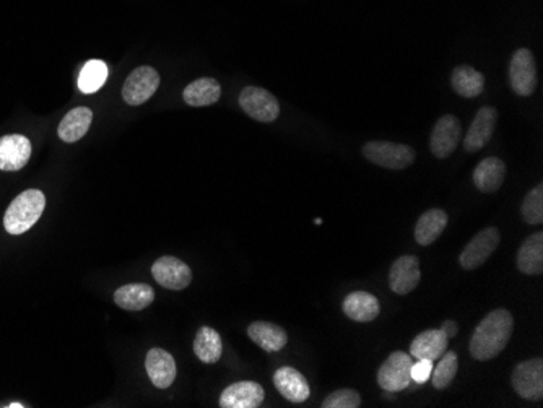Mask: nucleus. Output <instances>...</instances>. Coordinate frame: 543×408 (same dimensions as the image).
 I'll return each instance as SVG.
<instances>
[{"mask_svg":"<svg viewBox=\"0 0 543 408\" xmlns=\"http://www.w3.org/2000/svg\"><path fill=\"white\" fill-rule=\"evenodd\" d=\"M514 330V317L508 309H495L473 330L470 354L479 362H489L503 352Z\"/></svg>","mask_w":543,"mask_h":408,"instance_id":"f257e3e1","label":"nucleus"},{"mask_svg":"<svg viewBox=\"0 0 543 408\" xmlns=\"http://www.w3.org/2000/svg\"><path fill=\"white\" fill-rule=\"evenodd\" d=\"M46 209V196L40 189H28L10 202L4 215V228L8 235H24L32 229Z\"/></svg>","mask_w":543,"mask_h":408,"instance_id":"f03ea898","label":"nucleus"},{"mask_svg":"<svg viewBox=\"0 0 543 408\" xmlns=\"http://www.w3.org/2000/svg\"><path fill=\"white\" fill-rule=\"evenodd\" d=\"M363 155L373 165L401 171L415 161V151L409 145L395 141H373L364 143Z\"/></svg>","mask_w":543,"mask_h":408,"instance_id":"7ed1b4c3","label":"nucleus"},{"mask_svg":"<svg viewBox=\"0 0 543 408\" xmlns=\"http://www.w3.org/2000/svg\"><path fill=\"white\" fill-rule=\"evenodd\" d=\"M413 356L403 352L389 355L378 369V384L386 393H401L412 383Z\"/></svg>","mask_w":543,"mask_h":408,"instance_id":"20e7f679","label":"nucleus"},{"mask_svg":"<svg viewBox=\"0 0 543 408\" xmlns=\"http://www.w3.org/2000/svg\"><path fill=\"white\" fill-rule=\"evenodd\" d=\"M501 241V233L495 227L485 228L480 233L473 236L469 244L465 246L464 251L459 256V264L465 270H475L481 267L491 254L496 251Z\"/></svg>","mask_w":543,"mask_h":408,"instance_id":"39448f33","label":"nucleus"},{"mask_svg":"<svg viewBox=\"0 0 543 408\" xmlns=\"http://www.w3.org/2000/svg\"><path fill=\"white\" fill-rule=\"evenodd\" d=\"M512 389L526 401H542L543 360L532 358L514 368L511 374Z\"/></svg>","mask_w":543,"mask_h":408,"instance_id":"423d86ee","label":"nucleus"},{"mask_svg":"<svg viewBox=\"0 0 543 408\" xmlns=\"http://www.w3.org/2000/svg\"><path fill=\"white\" fill-rule=\"evenodd\" d=\"M239 106L259 122H274L280 114V104L274 94L259 87H246L239 94Z\"/></svg>","mask_w":543,"mask_h":408,"instance_id":"0eeeda50","label":"nucleus"},{"mask_svg":"<svg viewBox=\"0 0 543 408\" xmlns=\"http://www.w3.org/2000/svg\"><path fill=\"white\" fill-rule=\"evenodd\" d=\"M158 87H160L158 72L150 65H142L131 72V75L127 77L122 87V98L129 106H141L157 93Z\"/></svg>","mask_w":543,"mask_h":408,"instance_id":"6e6552de","label":"nucleus"},{"mask_svg":"<svg viewBox=\"0 0 543 408\" xmlns=\"http://www.w3.org/2000/svg\"><path fill=\"white\" fill-rule=\"evenodd\" d=\"M509 83L514 93L519 96H530L536 92V59L526 47H520L512 54L511 63H509Z\"/></svg>","mask_w":543,"mask_h":408,"instance_id":"1a4fd4ad","label":"nucleus"},{"mask_svg":"<svg viewBox=\"0 0 543 408\" xmlns=\"http://www.w3.org/2000/svg\"><path fill=\"white\" fill-rule=\"evenodd\" d=\"M151 275L158 285L168 290H184L192 282V270L186 262L173 256H163L151 266Z\"/></svg>","mask_w":543,"mask_h":408,"instance_id":"9d476101","label":"nucleus"},{"mask_svg":"<svg viewBox=\"0 0 543 408\" xmlns=\"http://www.w3.org/2000/svg\"><path fill=\"white\" fill-rule=\"evenodd\" d=\"M461 137H462L461 121L452 114L442 116L434 124L433 132L430 137L431 153L440 160L451 157L456 151L457 145L461 143Z\"/></svg>","mask_w":543,"mask_h":408,"instance_id":"9b49d317","label":"nucleus"},{"mask_svg":"<svg viewBox=\"0 0 543 408\" xmlns=\"http://www.w3.org/2000/svg\"><path fill=\"white\" fill-rule=\"evenodd\" d=\"M32 157V141L24 135L0 137V171L15 173L26 166Z\"/></svg>","mask_w":543,"mask_h":408,"instance_id":"f8f14e48","label":"nucleus"},{"mask_svg":"<svg viewBox=\"0 0 543 408\" xmlns=\"http://www.w3.org/2000/svg\"><path fill=\"white\" fill-rule=\"evenodd\" d=\"M266 399V391L259 383L239 381L228 385L220 395L221 408H257Z\"/></svg>","mask_w":543,"mask_h":408,"instance_id":"ddd939ff","label":"nucleus"},{"mask_svg":"<svg viewBox=\"0 0 543 408\" xmlns=\"http://www.w3.org/2000/svg\"><path fill=\"white\" fill-rule=\"evenodd\" d=\"M422 280L420 259L417 256H402L389 270V287L395 295H409Z\"/></svg>","mask_w":543,"mask_h":408,"instance_id":"4468645a","label":"nucleus"},{"mask_svg":"<svg viewBox=\"0 0 543 408\" xmlns=\"http://www.w3.org/2000/svg\"><path fill=\"white\" fill-rule=\"evenodd\" d=\"M496 122H498V111L491 106H483L475 114L472 126L465 135L464 150L467 153L480 151L495 132Z\"/></svg>","mask_w":543,"mask_h":408,"instance_id":"2eb2a0df","label":"nucleus"},{"mask_svg":"<svg viewBox=\"0 0 543 408\" xmlns=\"http://www.w3.org/2000/svg\"><path fill=\"white\" fill-rule=\"evenodd\" d=\"M145 369L149 373L151 384L158 389H168L173 385L178 368L173 355L168 354L163 348H151L145 358Z\"/></svg>","mask_w":543,"mask_h":408,"instance_id":"dca6fc26","label":"nucleus"},{"mask_svg":"<svg viewBox=\"0 0 543 408\" xmlns=\"http://www.w3.org/2000/svg\"><path fill=\"white\" fill-rule=\"evenodd\" d=\"M274 384L276 391L282 393V397L292 403H303L307 401L311 393L306 377L292 366H282L276 369L274 374Z\"/></svg>","mask_w":543,"mask_h":408,"instance_id":"f3484780","label":"nucleus"},{"mask_svg":"<svg viewBox=\"0 0 543 408\" xmlns=\"http://www.w3.org/2000/svg\"><path fill=\"white\" fill-rule=\"evenodd\" d=\"M247 337L251 338L256 345L260 346L267 354H276L284 350L288 344V335L284 327L272 324V322L256 321L247 327Z\"/></svg>","mask_w":543,"mask_h":408,"instance_id":"a211bd4d","label":"nucleus"},{"mask_svg":"<svg viewBox=\"0 0 543 408\" xmlns=\"http://www.w3.org/2000/svg\"><path fill=\"white\" fill-rule=\"evenodd\" d=\"M449 338L441 329H428L418 334L410 345V355L417 360H440L448 350Z\"/></svg>","mask_w":543,"mask_h":408,"instance_id":"6ab92c4d","label":"nucleus"},{"mask_svg":"<svg viewBox=\"0 0 543 408\" xmlns=\"http://www.w3.org/2000/svg\"><path fill=\"white\" fill-rule=\"evenodd\" d=\"M506 171V163L501 158H485L473 171V184L483 194H491L503 186Z\"/></svg>","mask_w":543,"mask_h":408,"instance_id":"aec40b11","label":"nucleus"},{"mask_svg":"<svg viewBox=\"0 0 543 408\" xmlns=\"http://www.w3.org/2000/svg\"><path fill=\"white\" fill-rule=\"evenodd\" d=\"M344 313L352 321L371 322L381 313V305L368 291H354L344 299Z\"/></svg>","mask_w":543,"mask_h":408,"instance_id":"412c9836","label":"nucleus"},{"mask_svg":"<svg viewBox=\"0 0 543 408\" xmlns=\"http://www.w3.org/2000/svg\"><path fill=\"white\" fill-rule=\"evenodd\" d=\"M92 121H93V112L90 108H85V106L73 108L63 116L59 129H57V135L65 143L79 141L87 134L88 129L92 126Z\"/></svg>","mask_w":543,"mask_h":408,"instance_id":"4be33fe9","label":"nucleus"},{"mask_svg":"<svg viewBox=\"0 0 543 408\" xmlns=\"http://www.w3.org/2000/svg\"><path fill=\"white\" fill-rule=\"evenodd\" d=\"M155 301V290L147 283H129L114 291V303L126 311H143Z\"/></svg>","mask_w":543,"mask_h":408,"instance_id":"5701e85b","label":"nucleus"},{"mask_svg":"<svg viewBox=\"0 0 543 408\" xmlns=\"http://www.w3.org/2000/svg\"><path fill=\"white\" fill-rule=\"evenodd\" d=\"M520 274L540 275L543 272V233H534L520 244L516 259Z\"/></svg>","mask_w":543,"mask_h":408,"instance_id":"b1692460","label":"nucleus"},{"mask_svg":"<svg viewBox=\"0 0 543 408\" xmlns=\"http://www.w3.org/2000/svg\"><path fill=\"white\" fill-rule=\"evenodd\" d=\"M220 83L212 77H202V79L194 80L182 92L184 102L192 108H204V106L215 104L220 100Z\"/></svg>","mask_w":543,"mask_h":408,"instance_id":"393cba45","label":"nucleus"},{"mask_svg":"<svg viewBox=\"0 0 543 408\" xmlns=\"http://www.w3.org/2000/svg\"><path fill=\"white\" fill-rule=\"evenodd\" d=\"M448 213L441 209L426 210L415 225V239L420 246L433 244L448 227Z\"/></svg>","mask_w":543,"mask_h":408,"instance_id":"a878e982","label":"nucleus"},{"mask_svg":"<svg viewBox=\"0 0 543 408\" xmlns=\"http://www.w3.org/2000/svg\"><path fill=\"white\" fill-rule=\"evenodd\" d=\"M451 85L462 98H477L485 87V77L470 65H459L451 75Z\"/></svg>","mask_w":543,"mask_h":408,"instance_id":"bb28decb","label":"nucleus"},{"mask_svg":"<svg viewBox=\"0 0 543 408\" xmlns=\"http://www.w3.org/2000/svg\"><path fill=\"white\" fill-rule=\"evenodd\" d=\"M194 354L198 355L200 362L213 364L218 362L223 354L221 335L212 327H200L194 340Z\"/></svg>","mask_w":543,"mask_h":408,"instance_id":"cd10ccee","label":"nucleus"},{"mask_svg":"<svg viewBox=\"0 0 543 408\" xmlns=\"http://www.w3.org/2000/svg\"><path fill=\"white\" fill-rule=\"evenodd\" d=\"M108 79V65L102 61H88L80 72L79 88L82 93H95Z\"/></svg>","mask_w":543,"mask_h":408,"instance_id":"c85d7f7f","label":"nucleus"},{"mask_svg":"<svg viewBox=\"0 0 543 408\" xmlns=\"http://www.w3.org/2000/svg\"><path fill=\"white\" fill-rule=\"evenodd\" d=\"M522 219L528 225H542L543 223V186L538 184L537 188L528 190V196L524 197V202L520 207Z\"/></svg>","mask_w":543,"mask_h":408,"instance_id":"c756f323","label":"nucleus"},{"mask_svg":"<svg viewBox=\"0 0 543 408\" xmlns=\"http://www.w3.org/2000/svg\"><path fill=\"white\" fill-rule=\"evenodd\" d=\"M457 369H459V364H457V354L454 352H444L441 358H440V364L436 366V368L431 371V381H433V385L438 389V391H442V389H448L451 383L454 381V377L457 374Z\"/></svg>","mask_w":543,"mask_h":408,"instance_id":"7c9ffc66","label":"nucleus"},{"mask_svg":"<svg viewBox=\"0 0 543 408\" xmlns=\"http://www.w3.org/2000/svg\"><path fill=\"white\" fill-rule=\"evenodd\" d=\"M362 405L360 393L354 389H339L324 399L323 408H358Z\"/></svg>","mask_w":543,"mask_h":408,"instance_id":"2f4dec72","label":"nucleus"},{"mask_svg":"<svg viewBox=\"0 0 543 408\" xmlns=\"http://www.w3.org/2000/svg\"><path fill=\"white\" fill-rule=\"evenodd\" d=\"M433 371V362L431 360H417L412 366V381L418 384H425L426 381L431 376Z\"/></svg>","mask_w":543,"mask_h":408,"instance_id":"473e14b6","label":"nucleus"},{"mask_svg":"<svg viewBox=\"0 0 543 408\" xmlns=\"http://www.w3.org/2000/svg\"><path fill=\"white\" fill-rule=\"evenodd\" d=\"M441 330L448 335V338L456 337L457 334V324L454 321H444L442 322Z\"/></svg>","mask_w":543,"mask_h":408,"instance_id":"72a5a7b5","label":"nucleus"},{"mask_svg":"<svg viewBox=\"0 0 543 408\" xmlns=\"http://www.w3.org/2000/svg\"><path fill=\"white\" fill-rule=\"evenodd\" d=\"M7 407H10V408H24V405H22V403H10V405H7Z\"/></svg>","mask_w":543,"mask_h":408,"instance_id":"f704fd0d","label":"nucleus"}]
</instances>
